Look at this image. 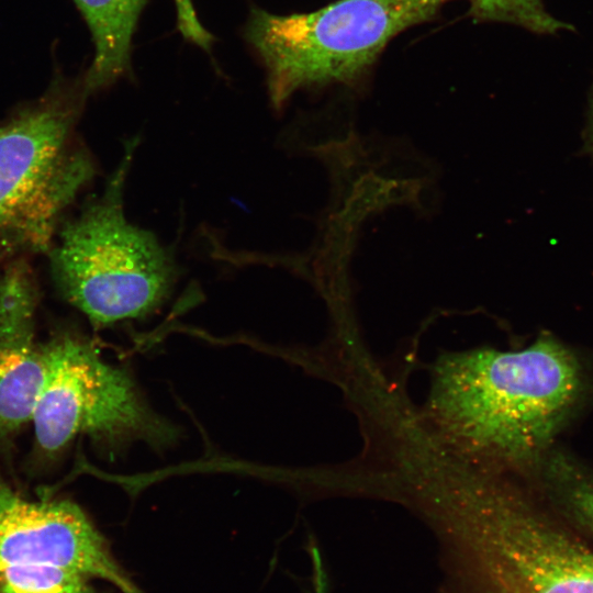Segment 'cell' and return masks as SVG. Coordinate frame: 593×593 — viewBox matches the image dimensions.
I'll return each instance as SVG.
<instances>
[{
    "mask_svg": "<svg viewBox=\"0 0 593 593\" xmlns=\"http://www.w3.org/2000/svg\"><path fill=\"white\" fill-rule=\"evenodd\" d=\"M593 404V361L552 334L515 351L474 349L437 361L429 409L468 451L526 474Z\"/></svg>",
    "mask_w": 593,
    "mask_h": 593,
    "instance_id": "1",
    "label": "cell"
},
{
    "mask_svg": "<svg viewBox=\"0 0 593 593\" xmlns=\"http://www.w3.org/2000/svg\"><path fill=\"white\" fill-rule=\"evenodd\" d=\"M89 94L83 72L56 69L40 97L0 119V260L47 254L96 175L78 132Z\"/></svg>",
    "mask_w": 593,
    "mask_h": 593,
    "instance_id": "2",
    "label": "cell"
},
{
    "mask_svg": "<svg viewBox=\"0 0 593 593\" xmlns=\"http://www.w3.org/2000/svg\"><path fill=\"white\" fill-rule=\"evenodd\" d=\"M123 161L100 197L63 220L47 251L57 293L96 327L139 318L170 290L174 267L155 237L125 219Z\"/></svg>",
    "mask_w": 593,
    "mask_h": 593,
    "instance_id": "3",
    "label": "cell"
},
{
    "mask_svg": "<svg viewBox=\"0 0 593 593\" xmlns=\"http://www.w3.org/2000/svg\"><path fill=\"white\" fill-rule=\"evenodd\" d=\"M448 0H337L309 13L251 11L247 38L267 70L280 108L298 89L351 81L404 30L429 20Z\"/></svg>",
    "mask_w": 593,
    "mask_h": 593,
    "instance_id": "4",
    "label": "cell"
},
{
    "mask_svg": "<svg viewBox=\"0 0 593 593\" xmlns=\"http://www.w3.org/2000/svg\"><path fill=\"white\" fill-rule=\"evenodd\" d=\"M45 378L34 407L35 445L54 457L78 435L115 447L143 440L176 441L177 428L154 412L131 377L102 360L85 339L60 333L44 347Z\"/></svg>",
    "mask_w": 593,
    "mask_h": 593,
    "instance_id": "5",
    "label": "cell"
},
{
    "mask_svg": "<svg viewBox=\"0 0 593 593\" xmlns=\"http://www.w3.org/2000/svg\"><path fill=\"white\" fill-rule=\"evenodd\" d=\"M471 540L472 593H593V549L535 490L516 489Z\"/></svg>",
    "mask_w": 593,
    "mask_h": 593,
    "instance_id": "6",
    "label": "cell"
},
{
    "mask_svg": "<svg viewBox=\"0 0 593 593\" xmlns=\"http://www.w3.org/2000/svg\"><path fill=\"white\" fill-rule=\"evenodd\" d=\"M43 564L109 581L123 593H139L76 503L26 500L0 477V573Z\"/></svg>",
    "mask_w": 593,
    "mask_h": 593,
    "instance_id": "7",
    "label": "cell"
},
{
    "mask_svg": "<svg viewBox=\"0 0 593 593\" xmlns=\"http://www.w3.org/2000/svg\"><path fill=\"white\" fill-rule=\"evenodd\" d=\"M40 288L29 256L7 259L0 273V437L32 421L45 378L35 344Z\"/></svg>",
    "mask_w": 593,
    "mask_h": 593,
    "instance_id": "8",
    "label": "cell"
},
{
    "mask_svg": "<svg viewBox=\"0 0 593 593\" xmlns=\"http://www.w3.org/2000/svg\"><path fill=\"white\" fill-rule=\"evenodd\" d=\"M91 33L94 54L83 72L89 93L104 89L130 66L132 37L145 0H72Z\"/></svg>",
    "mask_w": 593,
    "mask_h": 593,
    "instance_id": "9",
    "label": "cell"
},
{
    "mask_svg": "<svg viewBox=\"0 0 593 593\" xmlns=\"http://www.w3.org/2000/svg\"><path fill=\"white\" fill-rule=\"evenodd\" d=\"M524 479L578 533L593 539V467L557 444Z\"/></svg>",
    "mask_w": 593,
    "mask_h": 593,
    "instance_id": "10",
    "label": "cell"
},
{
    "mask_svg": "<svg viewBox=\"0 0 593 593\" xmlns=\"http://www.w3.org/2000/svg\"><path fill=\"white\" fill-rule=\"evenodd\" d=\"M88 577L58 566H19L0 573V593H94Z\"/></svg>",
    "mask_w": 593,
    "mask_h": 593,
    "instance_id": "11",
    "label": "cell"
},
{
    "mask_svg": "<svg viewBox=\"0 0 593 593\" xmlns=\"http://www.w3.org/2000/svg\"><path fill=\"white\" fill-rule=\"evenodd\" d=\"M470 3L477 19L512 23L541 34L570 29L547 12L544 0H470Z\"/></svg>",
    "mask_w": 593,
    "mask_h": 593,
    "instance_id": "12",
    "label": "cell"
},
{
    "mask_svg": "<svg viewBox=\"0 0 593 593\" xmlns=\"http://www.w3.org/2000/svg\"><path fill=\"white\" fill-rule=\"evenodd\" d=\"M177 10V25L184 38L201 48L208 49L212 35L199 22L192 0H174Z\"/></svg>",
    "mask_w": 593,
    "mask_h": 593,
    "instance_id": "13",
    "label": "cell"
},
{
    "mask_svg": "<svg viewBox=\"0 0 593 593\" xmlns=\"http://www.w3.org/2000/svg\"><path fill=\"white\" fill-rule=\"evenodd\" d=\"M585 148L589 152H593V103H592V112H591L590 124H589V128H588V132H586Z\"/></svg>",
    "mask_w": 593,
    "mask_h": 593,
    "instance_id": "14",
    "label": "cell"
}]
</instances>
